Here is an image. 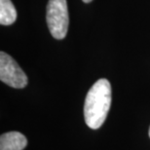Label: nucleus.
I'll return each instance as SVG.
<instances>
[{"label": "nucleus", "instance_id": "0eeeda50", "mask_svg": "<svg viewBox=\"0 0 150 150\" xmlns=\"http://www.w3.org/2000/svg\"><path fill=\"white\" fill-rule=\"evenodd\" d=\"M149 137H150V128H149Z\"/></svg>", "mask_w": 150, "mask_h": 150}, {"label": "nucleus", "instance_id": "7ed1b4c3", "mask_svg": "<svg viewBox=\"0 0 150 150\" xmlns=\"http://www.w3.org/2000/svg\"><path fill=\"white\" fill-rule=\"evenodd\" d=\"M0 80L16 89L25 88L28 83V76L17 62L4 52L0 53Z\"/></svg>", "mask_w": 150, "mask_h": 150}, {"label": "nucleus", "instance_id": "f257e3e1", "mask_svg": "<svg viewBox=\"0 0 150 150\" xmlns=\"http://www.w3.org/2000/svg\"><path fill=\"white\" fill-rule=\"evenodd\" d=\"M111 105V85L107 79H100L89 90L84 103V118L89 128L97 130L105 121Z\"/></svg>", "mask_w": 150, "mask_h": 150}, {"label": "nucleus", "instance_id": "f03ea898", "mask_svg": "<svg viewBox=\"0 0 150 150\" xmlns=\"http://www.w3.org/2000/svg\"><path fill=\"white\" fill-rule=\"evenodd\" d=\"M46 21L52 36L64 39L68 29V11L67 0H49L46 8Z\"/></svg>", "mask_w": 150, "mask_h": 150}, {"label": "nucleus", "instance_id": "423d86ee", "mask_svg": "<svg viewBox=\"0 0 150 150\" xmlns=\"http://www.w3.org/2000/svg\"><path fill=\"white\" fill-rule=\"evenodd\" d=\"M83 2H85V3H90V2H92L93 0H82Z\"/></svg>", "mask_w": 150, "mask_h": 150}, {"label": "nucleus", "instance_id": "39448f33", "mask_svg": "<svg viewBox=\"0 0 150 150\" xmlns=\"http://www.w3.org/2000/svg\"><path fill=\"white\" fill-rule=\"evenodd\" d=\"M17 20V10L11 0H0V23L10 25Z\"/></svg>", "mask_w": 150, "mask_h": 150}, {"label": "nucleus", "instance_id": "20e7f679", "mask_svg": "<svg viewBox=\"0 0 150 150\" xmlns=\"http://www.w3.org/2000/svg\"><path fill=\"white\" fill-rule=\"evenodd\" d=\"M28 139L19 132H8L0 137V150H23Z\"/></svg>", "mask_w": 150, "mask_h": 150}]
</instances>
